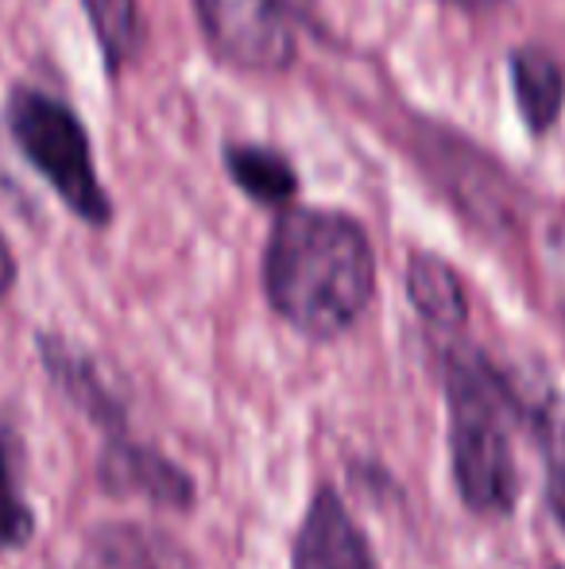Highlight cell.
<instances>
[{
  "instance_id": "obj_10",
  "label": "cell",
  "mask_w": 565,
  "mask_h": 569,
  "mask_svg": "<svg viewBox=\"0 0 565 569\" xmlns=\"http://www.w3.org/2000/svg\"><path fill=\"white\" fill-rule=\"evenodd\" d=\"M225 167L236 187L264 206L291 202L294 190H299L294 167L286 163L280 151L256 148V143H233V148H225Z\"/></svg>"
},
{
  "instance_id": "obj_13",
  "label": "cell",
  "mask_w": 565,
  "mask_h": 569,
  "mask_svg": "<svg viewBox=\"0 0 565 569\" xmlns=\"http://www.w3.org/2000/svg\"><path fill=\"white\" fill-rule=\"evenodd\" d=\"M527 419L535 422L538 438H543L546 500H551L554 519H558V527L565 531V399H546L535 411L527 407Z\"/></svg>"
},
{
  "instance_id": "obj_12",
  "label": "cell",
  "mask_w": 565,
  "mask_h": 569,
  "mask_svg": "<svg viewBox=\"0 0 565 569\" xmlns=\"http://www.w3.org/2000/svg\"><path fill=\"white\" fill-rule=\"evenodd\" d=\"M36 535V511L20 496V477H16V442L8 427H0V555L4 550L28 547Z\"/></svg>"
},
{
  "instance_id": "obj_1",
  "label": "cell",
  "mask_w": 565,
  "mask_h": 569,
  "mask_svg": "<svg viewBox=\"0 0 565 569\" xmlns=\"http://www.w3.org/2000/svg\"><path fill=\"white\" fill-rule=\"evenodd\" d=\"M264 295L294 333L333 341L361 322L376 295L369 232L345 213L291 210L264 248Z\"/></svg>"
},
{
  "instance_id": "obj_9",
  "label": "cell",
  "mask_w": 565,
  "mask_h": 569,
  "mask_svg": "<svg viewBox=\"0 0 565 569\" xmlns=\"http://www.w3.org/2000/svg\"><path fill=\"white\" fill-rule=\"evenodd\" d=\"M407 295L434 330H461L468 322V299L457 271L437 256L418 252L407 268Z\"/></svg>"
},
{
  "instance_id": "obj_6",
  "label": "cell",
  "mask_w": 565,
  "mask_h": 569,
  "mask_svg": "<svg viewBox=\"0 0 565 569\" xmlns=\"http://www.w3.org/2000/svg\"><path fill=\"white\" fill-rule=\"evenodd\" d=\"M101 485L113 496L129 500H148L155 508L186 511L194 503V480L167 461L159 450L140 442H109L101 457Z\"/></svg>"
},
{
  "instance_id": "obj_14",
  "label": "cell",
  "mask_w": 565,
  "mask_h": 569,
  "mask_svg": "<svg viewBox=\"0 0 565 569\" xmlns=\"http://www.w3.org/2000/svg\"><path fill=\"white\" fill-rule=\"evenodd\" d=\"M12 287H16V256H12V248H8L4 232H0V299H4Z\"/></svg>"
},
{
  "instance_id": "obj_2",
  "label": "cell",
  "mask_w": 565,
  "mask_h": 569,
  "mask_svg": "<svg viewBox=\"0 0 565 569\" xmlns=\"http://www.w3.org/2000/svg\"><path fill=\"white\" fill-rule=\"evenodd\" d=\"M450 465L457 496L476 516H507L519 500L515 422L527 419L523 396L473 345L445 352Z\"/></svg>"
},
{
  "instance_id": "obj_4",
  "label": "cell",
  "mask_w": 565,
  "mask_h": 569,
  "mask_svg": "<svg viewBox=\"0 0 565 569\" xmlns=\"http://www.w3.org/2000/svg\"><path fill=\"white\" fill-rule=\"evenodd\" d=\"M205 43L241 70H286L294 62V31L280 0H194Z\"/></svg>"
},
{
  "instance_id": "obj_3",
  "label": "cell",
  "mask_w": 565,
  "mask_h": 569,
  "mask_svg": "<svg viewBox=\"0 0 565 569\" xmlns=\"http://www.w3.org/2000/svg\"><path fill=\"white\" fill-rule=\"evenodd\" d=\"M8 132L31 167L54 187V194L85 221L109 226L113 206L93 171L90 136L82 120L43 90H16L8 101Z\"/></svg>"
},
{
  "instance_id": "obj_7",
  "label": "cell",
  "mask_w": 565,
  "mask_h": 569,
  "mask_svg": "<svg viewBox=\"0 0 565 569\" xmlns=\"http://www.w3.org/2000/svg\"><path fill=\"white\" fill-rule=\"evenodd\" d=\"M82 569H202L174 535L143 523H109L90 535Z\"/></svg>"
},
{
  "instance_id": "obj_5",
  "label": "cell",
  "mask_w": 565,
  "mask_h": 569,
  "mask_svg": "<svg viewBox=\"0 0 565 569\" xmlns=\"http://www.w3.org/2000/svg\"><path fill=\"white\" fill-rule=\"evenodd\" d=\"M291 569H380L364 531L333 488H317L310 496L306 516L294 531Z\"/></svg>"
},
{
  "instance_id": "obj_15",
  "label": "cell",
  "mask_w": 565,
  "mask_h": 569,
  "mask_svg": "<svg viewBox=\"0 0 565 569\" xmlns=\"http://www.w3.org/2000/svg\"><path fill=\"white\" fill-rule=\"evenodd\" d=\"M445 4L465 8V12H492V8H500L504 0H445Z\"/></svg>"
},
{
  "instance_id": "obj_8",
  "label": "cell",
  "mask_w": 565,
  "mask_h": 569,
  "mask_svg": "<svg viewBox=\"0 0 565 569\" xmlns=\"http://www.w3.org/2000/svg\"><path fill=\"white\" fill-rule=\"evenodd\" d=\"M512 90L519 101L523 124L546 136L565 106V74L543 47H519L512 54Z\"/></svg>"
},
{
  "instance_id": "obj_11",
  "label": "cell",
  "mask_w": 565,
  "mask_h": 569,
  "mask_svg": "<svg viewBox=\"0 0 565 569\" xmlns=\"http://www.w3.org/2000/svg\"><path fill=\"white\" fill-rule=\"evenodd\" d=\"M85 20L93 28L101 54H105V67L124 70L143 47V20L137 0H82Z\"/></svg>"
}]
</instances>
